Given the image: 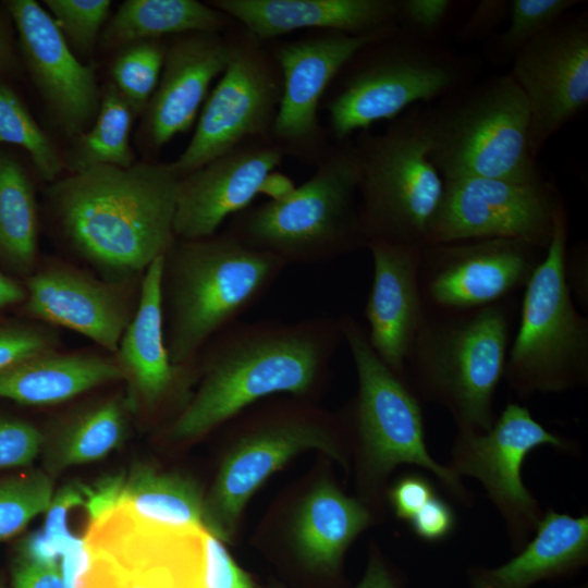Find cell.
Wrapping results in <instances>:
<instances>
[{"mask_svg":"<svg viewBox=\"0 0 588 588\" xmlns=\"http://www.w3.org/2000/svg\"><path fill=\"white\" fill-rule=\"evenodd\" d=\"M133 406L130 396L117 395L75 414L60 429L47 453L48 470L97 462L115 450L126 434Z\"/></svg>","mask_w":588,"mask_h":588,"instance_id":"obj_31","label":"cell"},{"mask_svg":"<svg viewBox=\"0 0 588 588\" xmlns=\"http://www.w3.org/2000/svg\"><path fill=\"white\" fill-rule=\"evenodd\" d=\"M510 75L529 110V147L537 158L548 140L588 103V11H571L525 46Z\"/></svg>","mask_w":588,"mask_h":588,"instance_id":"obj_17","label":"cell"},{"mask_svg":"<svg viewBox=\"0 0 588 588\" xmlns=\"http://www.w3.org/2000/svg\"><path fill=\"white\" fill-rule=\"evenodd\" d=\"M339 320L358 378L354 422L367 478L380 481L397 465L413 464L430 470L451 492L464 497L458 475L429 455L420 405L405 379L379 358L357 319L343 313Z\"/></svg>","mask_w":588,"mask_h":588,"instance_id":"obj_12","label":"cell"},{"mask_svg":"<svg viewBox=\"0 0 588 588\" xmlns=\"http://www.w3.org/2000/svg\"><path fill=\"white\" fill-rule=\"evenodd\" d=\"M3 4L35 86L61 131L76 137L91 125L100 105L93 68L79 61L37 1L8 0Z\"/></svg>","mask_w":588,"mask_h":588,"instance_id":"obj_19","label":"cell"},{"mask_svg":"<svg viewBox=\"0 0 588 588\" xmlns=\"http://www.w3.org/2000/svg\"><path fill=\"white\" fill-rule=\"evenodd\" d=\"M579 3L583 1L510 0L507 27L489 39L487 59L498 65L512 63L525 46Z\"/></svg>","mask_w":588,"mask_h":588,"instance_id":"obj_34","label":"cell"},{"mask_svg":"<svg viewBox=\"0 0 588 588\" xmlns=\"http://www.w3.org/2000/svg\"><path fill=\"white\" fill-rule=\"evenodd\" d=\"M234 27L228 34L197 32L175 36L167 46L159 83L144 111L143 132L151 149L162 148L193 126L211 83L221 76L231 59Z\"/></svg>","mask_w":588,"mask_h":588,"instance_id":"obj_21","label":"cell"},{"mask_svg":"<svg viewBox=\"0 0 588 588\" xmlns=\"http://www.w3.org/2000/svg\"><path fill=\"white\" fill-rule=\"evenodd\" d=\"M357 156L358 212L367 245H429L444 197V181L428 156L416 105L381 133L360 131Z\"/></svg>","mask_w":588,"mask_h":588,"instance_id":"obj_8","label":"cell"},{"mask_svg":"<svg viewBox=\"0 0 588 588\" xmlns=\"http://www.w3.org/2000/svg\"><path fill=\"white\" fill-rule=\"evenodd\" d=\"M54 334L24 323L0 324V370L38 352L52 348Z\"/></svg>","mask_w":588,"mask_h":588,"instance_id":"obj_42","label":"cell"},{"mask_svg":"<svg viewBox=\"0 0 588 588\" xmlns=\"http://www.w3.org/2000/svg\"><path fill=\"white\" fill-rule=\"evenodd\" d=\"M163 255L143 272L137 308L115 353L124 379L137 402L155 409L175 393L184 379L197 372L196 360L172 363L164 338L161 278Z\"/></svg>","mask_w":588,"mask_h":588,"instance_id":"obj_25","label":"cell"},{"mask_svg":"<svg viewBox=\"0 0 588 588\" xmlns=\"http://www.w3.org/2000/svg\"><path fill=\"white\" fill-rule=\"evenodd\" d=\"M562 444L526 407L510 403L487 431L460 429L451 469L477 478L504 515L513 536L525 538L536 527L539 510L523 483V463L538 446Z\"/></svg>","mask_w":588,"mask_h":588,"instance_id":"obj_18","label":"cell"},{"mask_svg":"<svg viewBox=\"0 0 588 588\" xmlns=\"http://www.w3.org/2000/svg\"><path fill=\"white\" fill-rule=\"evenodd\" d=\"M339 432L332 416L296 397L245 419L206 497V530L229 541L256 490L305 450H320L343 463Z\"/></svg>","mask_w":588,"mask_h":588,"instance_id":"obj_11","label":"cell"},{"mask_svg":"<svg viewBox=\"0 0 588 588\" xmlns=\"http://www.w3.org/2000/svg\"><path fill=\"white\" fill-rule=\"evenodd\" d=\"M45 7L72 51L89 54L108 19L110 0H45Z\"/></svg>","mask_w":588,"mask_h":588,"instance_id":"obj_38","label":"cell"},{"mask_svg":"<svg viewBox=\"0 0 588 588\" xmlns=\"http://www.w3.org/2000/svg\"><path fill=\"white\" fill-rule=\"evenodd\" d=\"M206 497L191 478L135 465L124 478L120 502L139 516L172 527L206 526Z\"/></svg>","mask_w":588,"mask_h":588,"instance_id":"obj_30","label":"cell"},{"mask_svg":"<svg viewBox=\"0 0 588 588\" xmlns=\"http://www.w3.org/2000/svg\"><path fill=\"white\" fill-rule=\"evenodd\" d=\"M355 588H397L388 568L378 556H371L363 579Z\"/></svg>","mask_w":588,"mask_h":588,"instance_id":"obj_51","label":"cell"},{"mask_svg":"<svg viewBox=\"0 0 588 588\" xmlns=\"http://www.w3.org/2000/svg\"><path fill=\"white\" fill-rule=\"evenodd\" d=\"M505 301L461 313L425 308L406 360L416 389L446 407L460 429L492 426V401L504 376L510 338Z\"/></svg>","mask_w":588,"mask_h":588,"instance_id":"obj_7","label":"cell"},{"mask_svg":"<svg viewBox=\"0 0 588 588\" xmlns=\"http://www.w3.org/2000/svg\"><path fill=\"white\" fill-rule=\"evenodd\" d=\"M395 28L368 35L315 30L294 40L267 45L282 77L270 139L285 157L314 164L323 157L333 143L320 124L319 109L324 95L358 50Z\"/></svg>","mask_w":588,"mask_h":588,"instance_id":"obj_14","label":"cell"},{"mask_svg":"<svg viewBox=\"0 0 588 588\" xmlns=\"http://www.w3.org/2000/svg\"><path fill=\"white\" fill-rule=\"evenodd\" d=\"M84 486L66 485L59 489L52 497L46 513L42 534L62 554L78 543L82 538H76L70 531L68 517L70 511L77 505L84 504Z\"/></svg>","mask_w":588,"mask_h":588,"instance_id":"obj_41","label":"cell"},{"mask_svg":"<svg viewBox=\"0 0 588 588\" xmlns=\"http://www.w3.org/2000/svg\"><path fill=\"white\" fill-rule=\"evenodd\" d=\"M343 342L339 317L330 315L236 321L195 358L199 385L172 421L169 437L200 438L274 394L307 400L328 378Z\"/></svg>","mask_w":588,"mask_h":588,"instance_id":"obj_1","label":"cell"},{"mask_svg":"<svg viewBox=\"0 0 588 588\" xmlns=\"http://www.w3.org/2000/svg\"><path fill=\"white\" fill-rule=\"evenodd\" d=\"M0 143L22 147L38 176L54 182L64 167L58 149L37 124L24 102L0 79Z\"/></svg>","mask_w":588,"mask_h":588,"instance_id":"obj_35","label":"cell"},{"mask_svg":"<svg viewBox=\"0 0 588 588\" xmlns=\"http://www.w3.org/2000/svg\"><path fill=\"white\" fill-rule=\"evenodd\" d=\"M428 156L443 181L541 177L529 147V110L510 74L421 106Z\"/></svg>","mask_w":588,"mask_h":588,"instance_id":"obj_6","label":"cell"},{"mask_svg":"<svg viewBox=\"0 0 588 588\" xmlns=\"http://www.w3.org/2000/svg\"><path fill=\"white\" fill-rule=\"evenodd\" d=\"M167 46L161 39L136 41L121 48L112 63L111 83L136 115L145 111L157 88Z\"/></svg>","mask_w":588,"mask_h":588,"instance_id":"obj_36","label":"cell"},{"mask_svg":"<svg viewBox=\"0 0 588 588\" xmlns=\"http://www.w3.org/2000/svg\"><path fill=\"white\" fill-rule=\"evenodd\" d=\"M179 180L171 163L99 166L56 180L47 196L75 250L118 280L144 272L175 241Z\"/></svg>","mask_w":588,"mask_h":588,"instance_id":"obj_2","label":"cell"},{"mask_svg":"<svg viewBox=\"0 0 588 588\" xmlns=\"http://www.w3.org/2000/svg\"><path fill=\"white\" fill-rule=\"evenodd\" d=\"M124 478L119 474L102 478L94 487H84V505L89 520L120 502Z\"/></svg>","mask_w":588,"mask_h":588,"instance_id":"obj_48","label":"cell"},{"mask_svg":"<svg viewBox=\"0 0 588 588\" xmlns=\"http://www.w3.org/2000/svg\"><path fill=\"white\" fill-rule=\"evenodd\" d=\"M372 281L364 314L369 343L379 358L404 379L425 305L419 284L421 249L388 242L367 245Z\"/></svg>","mask_w":588,"mask_h":588,"instance_id":"obj_22","label":"cell"},{"mask_svg":"<svg viewBox=\"0 0 588 588\" xmlns=\"http://www.w3.org/2000/svg\"><path fill=\"white\" fill-rule=\"evenodd\" d=\"M434 495L430 482L418 475L399 479L389 491L395 515L407 522Z\"/></svg>","mask_w":588,"mask_h":588,"instance_id":"obj_47","label":"cell"},{"mask_svg":"<svg viewBox=\"0 0 588 588\" xmlns=\"http://www.w3.org/2000/svg\"><path fill=\"white\" fill-rule=\"evenodd\" d=\"M206 531L154 523L119 502L89 520L75 588H207Z\"/></svg>","mask_w":588,"mask_h":588,"instance_id":"obj_10","label":"cell"},{"mask_svg":"<svg viewBox=\"0 0 588 588\" xmlns=\"http://www.w3.org/2000/svg\"><path fill=\"white\" fill-rule=\"evenodd\" d=\"M480 70L477 58L396 27L358 50L334 79L324 106L328 135L342 142L419 102L433 103L475 83Z\"/></svg>","mask_w":588,"mask_h":588,"instance_id":"obj_4","label":"cell"},{"mask_svg":"<svg viewBox=\"0 0 588 588\" xmlns=\"http://www.w3.org/2000/svg\"><path fill=\"white\" fill-rule=\"evenodd\" d=\"M122 379L124 375L115 360L49 348L0 370V399L24 405H51Z\"/></svg>","mask_w":588,"mask_h":588,"instance_id":"obj_26","label":"cell"},{"mask_svg":"<svg viewBox=\"0 0 588 588\" xmlns=\"http://www.w3.org/2000/svg\"><path fill=\"white\" fill-rule=\"evenodd\" d=\"M222 542L206 531L205 578L207 588H256L250 575L234 561Z\"/></svg>","mask_w":588,"mask_h":588,"instance_id":"obj_43","label":"cell"},{"mask_svg":"<svg viewBox=\"0 0 588 588\" xmlns=\"http://www.w3.org/2000/svg\"><path fill=\"white\" fill-rule=\"evenodd\" d=\"M363 503L329 482L316 486L301 505L294 528V546L310 568L334 572L351 542L370 524Z\"/></svg>","mask_w":588,"mask_h":588,"instance_id":"obj_28","label":"cell"},{"mask_svg":"<svg viewBox=\"0 0 588 588\" xmlns=\"http://www.w3.org/2000/svg\"><path fill=\"white\" fill-rule=\"evenodd\" d=\"M567 235L564 206L525 286L518 330L507 351L503 377L520 396L566 391L588 380V319L576 309L565 277Z\"/></svg>","mask_w":588,"mask_h":588,"instance_id":"obj_9","label":"cell"},{"mask_svg":"<svg viewBox=\"0 0 588 588\" xmlns=\"http://www.w3.org/2000/svg\"><path fill=\"white\" fill-rule=\"evenodd\" d=\"M559 188L542 176L530 181L470 177L444 181V197L429 245L478 238L550 245Z\"/></svg>","mask_w":588,"mask_h":588,"instance_id":"obj_15","label":"cell"},{"mask_svg":"<svg viewBox=\"0 0 588 588\" xmlns=\"http://www.w3.org/2000/svg\"><path fill=\"white\" fill-rule=\"evenodd\" d=\"M12 588H65L60 564L37 562L22 552L11 564Z\"/></svg>","mask_w":588,"mask_h":588,"instance_id":"obj_46","label":"cell"},{"mask_svg":"<svg viewBox=\"0 0 588 588\" xmlns=\"http://www.w3.org/2000/svg\"><path fill=\"white\" fill-rule=\"evenodd\" d=\"M588 256L586 244H580L569 254L566 253L565 258V277L571 291V294L576 295L581 305L587 308L588 304V285L587 270Z\"/></svg>","mask_w":588,"mask_h":588,"instance_id":"obj_49","label":"cell"},{"mask_svg":"<svg viewBox=\"0 0 588 588\" xmlns=\"http://www.w3.org/2000/svg\"><path fill=\"white\" fill-rule=\"evenodd\" d=\"M236 23L197 0H126L105 25L99 44L121 49L136 41L197 32H225Z\"/></svg>","mask_w":588,"mask_h":588,"instance_id":"obj_29","label":"cell"},{"mask_svg":"<svg viewBox=\"0 0 588 588\" xmlns=\"http://www.w3.org/2000/svg\"><path fill=\"white\" fill-rule=\"evenodd\" d=\"M285 158L271 139H254L180 176L175 197L174 233L201 238L250 206Z\"/></svg>","mask_w":588,"mask_h":588,"instance_id":"obj_20","label":"cell"},{"mask_svg":"<svg viewBox=\"0 0 588 588\" xmlns=\"http://www.w3.org/2000/svg\"><path fill=\"white\" fill-rule=\"evenodd\" d=\"M0 588H8L7 584L1 577H0Z\"/></svg>","mask_w":588,"mask_h":588,"instance_id":"obj_53","label":"cell"},{"mask_svg":"<svg viewBox=\"0 0 588 588\" xmlns=\"http://www.w3.org/2000/svg\"><path fill=\"white\" fill-rule=\"evenodd\" d=\"M588 559L587 515L573 517L549 511L536 525V536L509 562L478 569L471 588H529L584 566Z\"/></svg>","mask_w":588,"mask_h":588,"instance_id":"obj_27","label":"cell"},{"mask_svg":"<svg viewBox=\"0 0 588 588\" xmlns=\"http://www.w3.org/2000/svg\"><path fill=\"white\" fill-rule=\"evenodd\" d=\"M25 286L0 271V311L25 302Z\"/></svg>","mask_w":588,"mask_h":588,"instance_id":"obj_52","label":"cell"},{"mask_svg":"<svg viewBox=\"0 0 588 588\" xmlns=\"http://www.w3.org/2000/svg\"><path fill=\"white\" fill-rule=\"evenodd\" d=\"M546 252L510 238L428 245L421 249L419 266L425 308L461 313L504 302L525 289Z\"/></svg>","mask_w":588,"mask_h":588,"instance_id":"obj_16","label":"cell"},{"mask_svg":"<svg viewBox=\"0 0 588 588\" xmlns=\"http://www.w3.org/2000/svg\"><path fill=\"white\" fill-rule=\"evenodd\" d=\"M11 21L4 4L0 5V74L14 72L19 68Z\"/></svg>","mask_w":588,"mask_h":588,"instance_id":"obj_50","label":"cell"},{"mask_svg":"<svg viewBox=\"0 0 588 588\" xmlns=\"http://www.w3.org/2000/svg\"><path fill=\"white\" fill-rule=\"evenodd\" d=\"M289 266L222 231L176 237L163 255L161 296L167 348L175 365L195 360L220 332L257 304Z\"/></svg>","mask_w":588,"mask_h":588,"instance_id":"obj_3","label":"cell"},{"mask_svg":"<svg viewBox=\"0 0 588 588\" xmlns=\"http://www.w3.org/2000/svg\"><path fill=\"white\" fill-rule=\"evenodd\" d=\"M509 1L480 0L453 34V41L467 45L482 39H490L498 27L507 17Z\"/></svg>","mask_w":588,"mask_h":588,"instance_id":"obj_44","label":"cell"},{"mask_svg":"<svg viewBox=\"0 0 588 588\" xmlns=\"http://www.w3.org/2000/svg\"><path fill=\"white\" fill-rule=\"evenodd\" d=\"M231 59L208 95L195 132L171 162L183 176L254 139H270L278 113L282 77L268 48L241 26L233 29Z\"/></svg>","mask_w":588,"mask_h":588,"instance_id":"obj_13","label":"cell"},{"mask_svg":"<svg viewBox=\"0 0 588 588\" xmlns=\"http://www.w3.org/2000/svg\"><path fill=\"white\" fill-rule=\"evenodd\" d=\"M38 219L32 180L23 166L0 148V262L30 273L37 259Z\"/></svg>","mask_w":588,"mask_h":588,"instance_id":"obj_32","label":"cell"},{"mask_svg":"<svg viewBox=\"0 0 588 588\" xmlns=\"http://www.w3.org/2000/svg\"><path fill=\"white\" fill-rule=\"evenodd\" d=\"M455 7L452 0H397V27L415 37L442 41Z\"/></svg>","mask_w":588,"mask_h":588,"instance_id":"obj_39","label":"cell"},{"mask_svg":"<svg viewBox=\"0 0 588 588\" xmlns=\"http://www.w3.org/2000/svg\"><path fill=\"white\" fill-rule=\"evenodd\" d=\"M25 290L30 316L76 331L114 354L133 317L117 282L70 267H47L29 274Z\"/></svg>","mask_w":588,"mask_h":588,"instance_id":"obj_23","label":"cell"},{"mask_svg":"<svg viewBox=\"0 0 588 588\" xmlns=\"http://www.w3.org/2000/svg\"><path fill=\"white\" fill-rule=\"evenodd\" d=\"M53 494V481L42 470L0 479V541L16 536L45 513Z\"/></svg>","mask_w":588,"mask_h":588,"instance_id":"obj_37","label":"cell"},{"mask_svg":"<svg viewBox=\"0 0 588 588\" xmlns=\"http://www.w3.org/2000/svg\"><path fill=\"white\" fill-rule=\"evenodd\" d=\"M136 113L112 83L100 96V105L91 125L74 137L64 166L70 173L94 167L130 168L136 161L130 133Z\"/></svg>","mask_w":588,"mask_h":588,"instance_id":"obj_33","label":"cell"},{"mask_svg":"<svg viewBox=\"0 0 588 588\" xmlns=\"http://www.w3.org/2000/svg\"><path fill=\"white\" fill-rule=\"evenodd\" d=\"M208 3L264 44L301 29L368 35L397 26V0H211Z\"/></svg>","mask_w":588,"mask_h":588,"instance_id":"obj_24","label":"cell"},{"mask_svg":"<svg viewBox=\"0 0 588 588\" xmlns=\"http://www.w3.org/2000/svg\"><path fill=\"white\" fill-rule=\"evenodd\" d=\"M45 445V436L33 424L0 418V469L29 466Z\"/></svg>","mask_w":588,"mask_h":588,"instance_id":"obj_40","label":"cell"},{"mask_svg":"<svg viewBox=\"0 0 588 588\" xmlns=\"http://www.w3.org/2000/svg\"><path fill=\"white\" fill-rule=\"evenodd\" d=\"M408 522L420 539L439 541L452 532L455 515L445 501L434 495Z\"/></svg>","mask_w":588,"mask_h":588,"instance_id":"obj_45","label":"cell"},{"mask_svg":"<svg viewBox=\"0 0 588 588\" xmlns=\"http://www.w3.org/2000/svg\"><path fill=\"white\" fill-rule=\"evenodd\" d=\"M303 184L229 219L224 231L287 266L316 265L367 248L358 212L353 139L332 143Z\"/></svg>","mask_w":588,"mask_h":588,"instance_id":"obj_5","label":"cell"}]
</instances>
